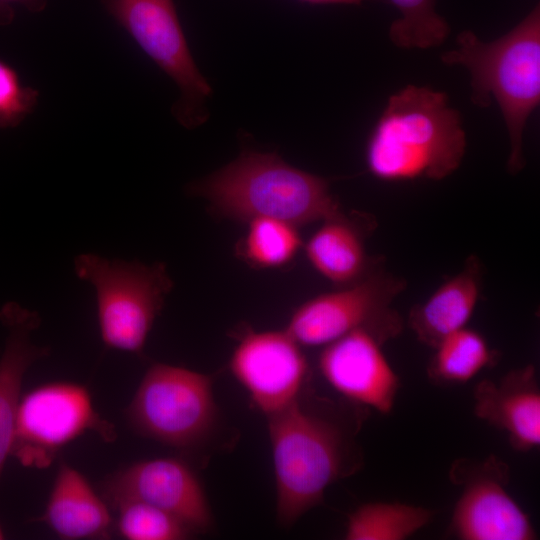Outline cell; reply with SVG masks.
<instances>
[{"instance_id": "6da1fadb", "label": "cell", "mask_w": 540, "mask_h": 540, "mask_svg": "<svg viewBox=\"0 0 540 540\" xmlns=\"http://www.w3.org/2000/svg\"><path fill=\"white\" fill-rule=\"evenodd\" d=\"M466 144L447 94L410 84L388 98L368 136L365 162L382 181H438L460 167Z\"/></svg>"}, {"instance_id": "7a4b0ae2", "label": "cell", "mask_w": 540, "mask_h": 540, "mask_svg": "<svg viewBox=\"0 0 540 540\" xmlns=\"http://www.w3.org/2000/svg\"><path fill=\"white\" fill-rule=\"evenodd\" d=\"M186 191L205 199L215 215L246 223L265 217L299 227L343 212L327 179L275 153L253 150L242 151L229 164L189 183Z\"/></svg>"}, {"instance_id": "3957f363", "label": "cell", "mask_w": 540, "mask_h": 540, "mask_svg": "<svg viewBox=\"0 0 540 540\" xmlns=\"http://www.w3.org/2000/svg\"><path fill=\"white\" fill-rule=\"evenodd\" d=\"M456 48L441 55L448 65L463 66L471 78V101L486 108L495 100L510 140L507 171L515 175L525 166L523 134L540 103V5L499 38L486 42L473 31L456 38Z\"/></svg>"}, {"instance_id": "277c9868", "label": "cell", "mask_w": 540, "mask_h": 540, "mask_svg": "<svg viewBox=\"0 0 540 540\" xmlns=\"http://www.w3.org/2000/svg\"><path fill=\"white\" fill-rule=\"evenodd\" d=\"M268 419L276 484V515L291 527L322 503L326 489L359 467L353 439L336 421L300 400Z\"/></svg>"}, {"instance_id": "5b68a950", "label": "cell", "mask_w": 540, "mask_h": 540, "mask_svg": "<svg viewBox=\"0 0 540 540\" xmlns=\"http://www.w3.org/2000/svg\"><path fill=\"white\" fill-rule=\"evenodd\" d=\"M74 270L79 279L95 289L105 346L142 356L153 324L174 286L166 265L83 253L75 257Z\"/></svg>"}, {"instance_id": "8992f818", "label": "cell", "mask_w": 540, "mask_h": 540, "mask_svg": "<svg viewBox=\"0 0 540 540\" xmlns=\"http://www.w3.org/2000/svg\"><path fill=\"white\" fill-rule=\"evenodd\" d=\"M132 429L174 449L189 451L214 432L219 410L210 375L155 363L124 411Z\"/></svg>"}, {"instance_id": "52a82bcc", "label": "cell", "mask_w": 540, "mask_h": 540, "mask_svg": "<svg viewBox=\"0 0 540 540\" xmlns=\"http://www.w3.org/2000/svg\"><path fill=\"white\" fill-rule=\"evenodd\" d=\"M107 13L177 85L172 112L187 129L208 118L212 89L192 56L173 0H100Z\"/></svg>"}, {"instance_id": "ba28073f", "label": "cell", "mask_w": 540, "mask_h": 540, "mask_svg": "<svg viewBox=\"0 0 540 540\" xmlns=\"http://www.w3.org/2000/svg\"><path fill=\"white\" fill-rule=\"evenodd\" d=\"M88 431L106 442L117 438L115 426L95 410L85 386L42 384L21 397L10 455L26 467L44 469L64 446Z\"/></svg>"}, {"instance_id": "9c48e42d", "label": "cell", "mask_w": 540, "mask_h": 540, "mask_svg": "<svg viewBox=\"0 0 540 540\" xmlns=\"http://www.w3.org/2000/svg\"><path fill=\"white\" fill-rule=\"evenodd\" d=\"M405 287V281L399 277L384 271L370 272L352 284L301 304L285 330L307 347L325 346L362 328L388 341L403 328L402 318L392 303Z\"/></svg>"}, {"instance_id": "30bf717a", "label": "cell", "mask_w": 540, "mask_h": 540, "mask_svg": "<svg viewBox=\"0 0 540 540\" xmlns=\"http://www.w3.org/2000/svg\"><path fill=\"white\" fill-rule=\"evenodd\" d=\"M450 480L461 487L449 525L460 540H534L529 515L507 491L508 466L496 456L456 460Z\"/></svg>"}, {"instance_id": "8fae6325", "label": "cell", "mask_w": 540, "mask_h": 540, "mask_svg": "<svg viewBox=\"0 0 540 540\" xmlns=\"http://www.w3.org/2000/svg\"><path fill=\"white\" fill-rule=\"evenodd\" d=\"M301 347L285 329L240 335L229 370L266 417L299 400L309 372Z\"/></svg>"}, {"instance_id": "7c38bea8", "label": "cell", "mask_w": 540, "mask_h": 540, "mask_svg": "<svg viewBox=\"0 0 540 540\" xmlns=\"http://www.w3.org/2000/svg\"><path fill=\"white\" fill-rule=\"evenodd\" d=\"M109 505L138 500L154 505L188 526L195 534L209 531L214 517L202 481L180 458L135 462L111 475L103 485Z\"/></svg>"}, {"instance_id": "4fadbf2b", "label": "cell", "mask_w": 540, "mask_h": 540, "mask_svg": "<svg viewBox=\"0 0 540 540\" xmlns=\"http://www.w3.org/2000/svg\"><path fill=\"white\" fill-rule=\"evenodd\" d=\"M387 340L369 329H357L323 346L319 370L327 383L349 401L389 414L399 377L382 346Z\"/></svg>"}, {"instance_id": "5bb4252c", "label": "cell", "mask_w": 540, "mask_h": 540, "mask_svg": "<svg viewBox=\"0 0 540 540\" xmlns=\"http://www.w3.org/2000/svg\"><path fill=\"white\" fill-rule=\"evenodd\" d=\"M476 417L504 431L519 452L540 445V389L536 369L529 364L510 370L497 381L483 379L474 388Z\"/></svg>"}, {"instance_id": "9a60e30c", "label": "cell", "mask_w": 540, "mask_h": 540, "mask_svg": "<svg viewBox=\"0 0 540 540\" xmlns=\"http://www.w3.org/2000/svg\"><path fill=\"white\" fill-rule=\"evenodd\" d=\"M0 320L7 330L0 358V478L11 453L14 426L21 400L24 375L30 366L50 354L49 347L32 343L31 333L41 318L36 311L16 302H8L0 310Z\"/></svg>"}, {"instance_id": "2e32d148", "label": "cell", "mask_w": 540, "mask_h": 540, "mask_svg": "<svg viewBox=\"0 0 540 540\" xmlns=\"http://www.w3.org/2000/svg\"><path fill=\"white\" fill-rule=\"evenodd\" d=\"M37 521L66 540L108 538L113 526L105 499L65 462L59 466L45 511Z\"/></svg>"}, {"instance_id": "e0dca14e", "label": "cell", "mask_w": 540, "mask_h": 540, "mask_svg": "<svg viewBox=\"0 0 540 540\" xmlns=\"http://www.w3.org/2000/svg\"><path fill=\"white\" fill-rule=\"evenodd\" d=\"M482 270L479 259L469 256L457 274L410 310L408 325L421 343L435 348L446 336L466 327L481 295Z\"/></svg>"}, {"instance_id": "ac0fdd59", "label": "cell", "mask_w": 540, "mask_h": 540, "mask_svg": "<svg viewBox=\"0 0 540 540\" xmlns=\"http://www.w3.org/2000/svg\"><path fill=\"white\" fill-rule=\"evenodd\" d=\"M358 222L342 212L322 221L304 245L313 268L335 284L346 286L370 273L365 235Z\"/></svg>"}, {"instance_id": "d6986e66", "label": "cell", "mask_w": 540, "mask_h": 540, "mask_svg": "<svg viewBox=\"0 0 540 540\" xmlns=\"http://www.w3.org/2000/svg\"><path fill=\"white\" fill-rule=\"evenodd\" d=\"M434 511L400 502H369L348 517L346 540H404L427 526Z\"/></svg>"}, {"instance_id": "ffe728a7", "label": "cell", "mask_w": 540, "mask_h": 540, "mask_svg": "<svg viewBox=\"0 0 540 540\" xmlns=\"http://www.w3.org/2000/svg\"><path fill=\"white\" fill-rule=\"evenodd\" d=\"M434 349L427 373L438 384L466 383L496 361L484 337L467 327L446 336Z\"/></svg>"}, {"instance_id": "44dd1931", "label": "cell", "mask_w": 540, "mask_h": 540, "mask_svg": "<svg viewBox=\"0 0 540 540\" xmlns=\"http://www.w3.org/2000/svg\"><path fill=\"white\" fill-rule=\"evenodd\" d=\"M237 245V254L254 268H279L290 263L302 247L297 227L273 218H254Z\"/></svg>"}, {"instance_id": "7402d4cb", "label": "cell", "mask_w": 540, "mask_h": 540, "mask_svg": "<svg viewBox=\"0 0 540 540\" xmlns=\"http://www.w3.org/2000/svg\"><path fill=\"white\" fill-rule=\"evenodd\" d=\"M400 13L389 29L391 42L402 49L442 45L450 34L446 19L436 11V0H390Z\"/></svg>"}, {"instance_id": "603a6c76", "label": "cell", "mask_w": 540, "mask_h": 540, "mask_svg": "<svg viewBox=\"0 0 540 540\" xmlns=\"http://www.w3.org/2000/svg\"><path fill=\"white\" fill-rule=\"evenodd\" d=\"M112 507L117 510L115 528L128 540H183L195 533L166 511L138 500L120 501Z\"/></svg>"}, {"instance_id": "cb8c5ba5", "label": "cell", "mask_w": 540, "mask_h": 540, "mask_svg": "<svg viewBox=\"0 0 540 540\" xmlns=\"http://www.w3.org/2000/svg\"><path fill=\"white\" fill-rule=\"evenodd\" d=\"M39 91L25 85L18 71L0 58V129L20 125L36 108Z\"/></svg>"}, {"instance_id": "d4e9b609", "label": "cell", "mask_w": 540, "mask_h": 540, "mask_svg": "<svg viewBox=\"0 0 540 540\" xmlns=\"http://www.w3.org/2000/svg\"><path fill=\"white\" fill-rule=\"evenodd\" d=\"M16 4L30 12H40L46 7L47 0H0V26L8 25L14 20Z\"/></svg>"}, {"instance_id": "484cf974", "label": "cell", "mask_w": 540, "mask_h": 540, "mask_svg": "<svg viewBox=\"0 0 540 540\" xmlns=\"http://www.w3.org/2000/svg\"><path fill=\"white\" fill-rule=\"evenodd\" d=\"M311 5H329V4H346V5H361L367 0H299Z\"/></svg>"}, {"instance_id": "4316f807", "label": "cell", "mask_w": 540, "mask_h": 540, "mask_svg": "<svg viewBox=\"0 0 540 540\" xmlns=\"http://www.w3.org/2000/svg\"><path fill=\"white\" fill-rule=\"evenodd\" d=\"M4 539V533L0 525V540Z\"/></svg>"}]
</instances>
